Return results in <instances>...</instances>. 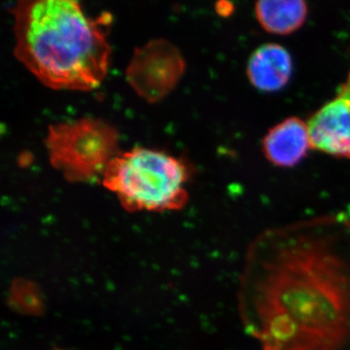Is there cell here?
<instances>
[{"instance_id":"obj_7","label":"cell","mask_w":350,"mask_h":350,"mask_svg":"<svg viewBox=\"0 0 350 350\" xmlns=\"http://www.w3.org/2000/svg\"><path fill=\"white\" fill-rule=\"evenodd\" d=\"M312 148L308 123L290 117L269 131L262 140V151L269 162L278 167H294Z\"/></svg>"},{"instance_id":"obj_3","label":"cell","mask_w":350,"mask_h":350,"mask_svg":"<svg viewBox=\"0 0 350 350\" xmlns=\"http://www.w3.org/2000/svg\"><path fill=\"white\" fill-rule=\"evenodd\" d=\"M101 179L129 211H172L187 202V167L165 152L144 147L120 152Z\"/></svg>"},{"instance_id":"obj_5","label":"cell","mask_w":350,"mask_h":350,"mask_svg":"<svg viewBox=\"0 0 350 350\" xmlns=\"http://www.w3.org/2000/svg\"><path fill=\"white\" fill-rule=\"evenodd\" d=\"M184 71L180 53L165 40H153L135 51L126 77L138 94L149 101L163 98Z\"/></svg>"},{"instance_id":"obj_11","label":"cell","mask_w":350,"mask_h":350,"mask_svg":"<svg viewBox=\"0 0 350 350\" xmlns=\"http://www.w3.org/2000/svg\"><path fill=\"white\" fill-rule=\"evenodd\" d=\"M347 216L350 218V204L349 206V211H347Z\"/></svg>"},{"instance_id":"obj_10","label":"cell","mask_w":350,"mask_h":350,"mask_svg":"<svg viewBox=\"0 0 350 350\" xmlns=\"http://www.w3.org/2000/svg\"><path fill=\"white\" fill-rule=\"evenodd\" d=\"M227 5H229V3H227V2H224V6L223 7L218 3L217 12L222 16H227L229 15V14H231L232 11V5L231 7H227Z\"/></svg>"},{"instance_id":"obj_4","label":"cell","mask_w":350,"mask_h":350,"mask_svg":"<svg viewBox=\"0 0 350 350\" xmlns=\"http://www.w3.org/2000/svg\"><path fill=\"white\" fill-rule=\"evenodd\" d=\"M118 131L100 119L82 118L48 128L45 144L51 165L70 182L103 176L118 155Z\"/></svg>"},{"instance_id":"obj_2","label":"cell","mask_w":350,"mask_h":350,"mask_svg":"<svg viewBox=\"0 0 350 350\" xmlns=\"http://www.w3.org/2000/svg\"><path fill=\"white\" fill-rule=\"evenodd\" d=\"M13 15L14 54L46 87L89 91L105 79L109 14L94 19L72 0H24Z\"/></svg>"},{"instance_id":"obj_8","label":"cell","mask_w":350,"mask_h":350,"mask_svg":"<svg viewBox=\"0 0 350 350\" xmlns=\"http://www.w3.org/2000/svg\"><path fill=\"white\" fill-rule=\"evenodd\" d=\"M292 71L291 56L278 44L261 46L251 55L248 62L247 75L251 84L267 93L280 91L286 86Z\"/></svg>"},{"instance_id":"obj_6","label":"cell","mask_w":350,"mask_h":350,"mask_svg":"<svg viewBox=\"0 0 350 350\" xmlns=\"http://www.w3.org/2000/svg\"><path fill=\"white\" fill-rule=\"evenodd\" d=\"M312 148L350 160V69L335 98L308 122Z\"/></svg>"},{"instance_id":"obj_1","label":"cell","mask_w":350,"mask_h":350,"mask_svg":"<svg viewBox=\"0 0 350 350\" xmlns=\"http://www.w3.org/2000/svg\"><path fill=\"white\" fill-rule=\"evenodd\" d=\"M258 350H350V218L271 228L250 244L239 289Z\"/></svg>"},{"instance_id":"obj_9","label":"cell","mask_w":350,"mask_h":350,"mask_svg":"<svg viewBox=\"0 0 350 350\" xmlns=\"http://www.w3.org/2000/svg\"><path fill=\"white\" fill-rule=\"evenodd\" d=\"M258 22L265 31L286 36L298 31L308 17V6L301 0H268L255 4Z\"/></svg>"}]
</instances>
